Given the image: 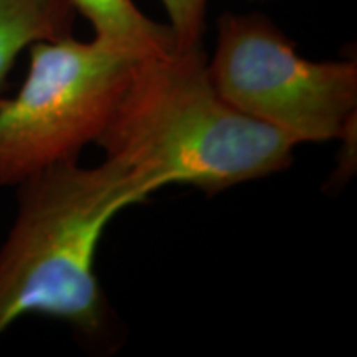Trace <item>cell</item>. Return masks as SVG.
<instances>
[{
  "label": "cell",
  "instance_id": "7",
  "mask_svg": "<svg viewBox=\"0 0 357 357\" xmlns=\"http://www.w3.org/2000/svg\"><path fill=\"white\" fill-rule=\"evenodd\" d=\"M169 17V29L177 50L202 45L208 0H160Z\"/></svg>",
  "mask_w": 357,
  "mask_h": 357
},
{
  "label": "cell",
  "instance_id": "6",
  "mask_svg": "<svg viewBox=\"0 0 357 357\" xmlns=\"http://www.w3.org/2000/svg\"><path fill=\"white\" fill-rule=\"evenodd\" d=\"M89 20L95 38L137 58L160 56L176 48L169 25L144 15L132 0H71Z\"/></svg>",
  "mask_w": 357,
  "mask_h": 357
},
{
  "label": "cell",
  "instance_id": "3",
  "mask_svg": "<svg viewBox=\"0 0 357 357\" xmlns=\"http://www.w3.org/2000/svg\"><path fill=\"white\" fill-rule=\"evenodd\" d=\"M139 60L100 38L32 45L24 83L0 100V189L77 162L109 121Z\"/></svg>",
  "mask_w": 357,
  "mask_h": 357
},
{
  "label": "cell",
  "instance_id": "5",
  "mask_svg": "<svg viewBox=\"0 0 357 357\" xmlns=\"http://www.w3.org/2000/svg\"><path fill=\"white\" fill-rule=\"evenodd\" d=\"M77 13L71 0H0V93L20 53L71 37Z\"/></svg>",
  "mask_w": 357,
  "mask_h": 357
},
{
  "label": "cell",
  "instance_id": "1",
  "mask_svg": "<svg viewBox=\"0 0 357 357\" xmlns=\"http://www.w3.org/2000/svg\"><path fill=\"white\" fill-rule=\"evenodd\" d=\"M95 144L155 190L217 194L284 171L296 142L218 95L200 45L137 61Z\"/></svg>",
  "mask_w": 357,
  "mask_h": 357
},
{
  "label": "cell",
  "instance_id": "4",
  "mask_svg": "<svg viewBox=\"0 0 357 357\" xmlns=\"http://www.w3.org/2000/svg\"><path fill=\"white\" fill-rule=\"evenodd\" d=\"M207 68L223 100L296 144L341 139L354 128L356 60H307L263 13H223Z\"/></svg>",
  "mask_w": 357,
  "mask_h": 357
},
{
  "label": "cell",
  "instance_id": "2",
  "mask_svg": "<svg viewBox=\"0 0 357 357\" xmlns=\"http://www.w3.org/2000/svg\"><path fill=\"white\" fill-rule=\"evenodd\" d=\"M13 189L15 217L0 247V336L35 314L100 339L111 312L95 273L98 245L119 212L158 190L109 158L58 164Z\"/></svg>",
  "mask_w": 357,
  "mask_h": 357
}]
</instances>
